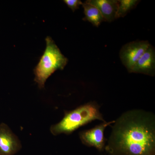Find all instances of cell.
Instances as JSON below:
<instances>
[{
	"instance_id": "obj_11",
	"label": "cell",
	"mask_w": 155,
	"mask_h": 155,
	"mask_svg": "<svg viewBox=\"0 0 155 155\" xmlns=\"http://www.w3.org/2000/svg\"><path fill=\"white\" fill-rule=\"evenodd\" d=\"M64 2L73 12L79 8V6L82 5L83 3L80 0H64Z\"/></svg>"
},
{
	"instance_id": "obj_4",
	"label": "cell",
	"mask_w": 155,
	"mask_h": 155,
	"mask_svg": "<svg viewBox=\"0 0 155 155\" xmlns=\"http://www.w3.org/2000/svg\"><path fill=\"white\" fill-rule=\"evenodd\" d=\"M150 44L147 41H136L122 47L119 56L122 64L129 72L137 61L148 49Z\"/></svg>"
},
{
	"instance_id": "obj_8",
	"label": "cell",
	"mask_w": 155,
	"mask_h": 155,
	"mask_svg": "<svg viewBox=\"0 0 155 155\" xmlns=\"http://www.w3.org/2000/svg\"><path fill=\"white\" fill-rule=\"evenodd\" d=\"M85 2L95 7L107 22H112L116 19L119 0H87Z\"/></svg>"
},
{
	"instance_id": "obj_10",
	"label": "cell",
	"mask_w": 155,
	"mask_h": 155,
	"mask_svg": "<svg viewBox=\"0 0 155 155\" xmlns=\"http://www.w3.org/2000/svg\"><path fill=\"white\" fill-rule=\"evenodd\" d=\"M139 2L140 1L138 0H119L116 19L125 17L131 10L136 7Z\"/></svg>"
},
{
	"instance_id": "obj_9",
	"label": "cell",
	"mask_w": 155,
	"mask_h": 155,
	"mask_svg": "<svg viewBox=\"0 0 155 155\" xmlns=\"http://www.w3.org/2000/svg\"><path fill=\"white\" fill-rule=\"evenodd\" d=\"M82 6L85 15L84 20L88 21L94 26L97 27H98L102 22L106 21L101 13L94 6L86 2L82 3Z\"/></svg>"
},
{
	"instance_id": "obj_7",
	"label": "cell",
	"mask_w": 155,
	"mask_h": 155,
	"mask_svg": "<svg viewBox=\"0 0 155 155\" xmlns=\"http://www.w3.org/2000/svg\"><path fill=\"white\" fill-rule=\"evenodd\" d=\"M155 71V49L150 45L149 48L137 62L130 72L141 73L153 76Z\"/></svg>"
},
{
	"instance_id": "obj_1",
	"label": "cell",
	"mask_w": 155,
	"mask_h": 155,
	"mask_svg": "<svg viewBox=\"0 0 155 155\" xmlns=\"http://www.w3.org/2000/svg\"><path fill=\"white\" fill-rule=\"evenodd\" d=\"M155 123L148 112H126L115 121L106 149L113 155H155Z\"/></svg>"
},
{
	"instance_id": "obj_5",
	"label": "cell",
	"mask_w": 155,
	"mask_h": 155,
	"mask_svg": "<svg viewBox=\"0 0 155 155\" xmlns=\"http://www.w3.org/2000/svg\"><path fill=\"white\" fill-rule=\"evenodd\" d=\"M115 122V121L104 122L92 129L81 131L80 133L81 140L87 146L93 147L102 150L105 146L104 130L108 126Z\"/></svg>"
},
{
	"instance_id": "obj_2",
	"label": "cell",
	"mask_w": 155,
	"mask_h": 155,
	"mask_svg": "<svg viewBox=\"0 0 155 155\" xmlns=\"http://www.w3.org/2000/svg\"><path fill=\"white\" fill-rule=\"evenodd\" d=\"M96 120L106 122L98 105L94 102L87 103L66 112L61 121L51 126L50 131L55 136L62 134H70L79 127Z\"/></svg>"
},
{
	"instance_id": "obj_3",
	"label": "cell",
	"mask_w": 155,
	"mask_h": 155,
	"mask_svg": "<svg viewBox=\"0 0 155 155\" xmlns=\"http://www.w3.org/2000/svg\"><path fill=\"white\" fill-rule=\"evenodd\" d=\"M46 47L43 54L34 69L35 81L40 88H43L48 78L57 70H63L68 59L61 52L52 39L46 38Z\"/></svg>"
},
{
	"instance_id": "obj_6",
	"label": "cell",
	"mask_w": 155,
	"mask_h": 155,
	"mask_svg": "<svg viewBox=\"0 0 155 155\" xmlns=\"http://www.w3.org/2000/svg\"><path fill=\"white\" fill-rule=\"evenodd\" d=\"M21 148V143L8 125L0 124V155H14Z\"/></svg>"
}]
</instances>
